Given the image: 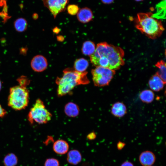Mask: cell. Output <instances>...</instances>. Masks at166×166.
<instances>
[{
  "instance_id": "277c9868",
  "label": "cell",
  "mask_w": 166,
  "mask_h": 166,
  "mask_svg": "<svg viewBox=\"0 0 166 166\" xmlns=\"http://www.w3.org/2000/svg\"><path fill=\"white\" fill-rule=\"evenodd\" d=\"M29 100V92L26 87L17 85L10 88L8 105L13 109L20 110L25 109Z\"/></svg>"
},
{
  "instance_id": "836d02e7",
  "label": "cell",
  "mask_w": 166,
  "mask_h": 166,
  "mask_svg": "<svg viewBox=\"0 0 166 166\" xmlns=\"http://www.w3.org/2000/svg\"><path fill=\"white\" fill-rule=\"evenodd\" d=\"M1 88H2V83H1V81L0 80V91L1 89Z\"/></svg>"
},
{
  "instance_id": "484cf974",
  "label": "cell",
  "mask_w": 166,
  "mask_h": 166,
  "mask_svg": "<svg viewBox=\"0 0 166 166\" xmlns=\"http://www.w3.org/2000/svg\"><path fill=\"white\" fill-rule=\"evenodd\" d=\"M0 16L3 18L4 22L9 18L7 13L3 11L0 12Z\"/></svg>"
},
{
  "instance_id": "44dd1931",
  "label": "cell",
  "mask_w": 166,
  "mask_h": 166,
  "mask_svg": "<svg viewBox=\"0 0 166 166\" xmlns=\"http://www.w3.org/2000/svg\"><path fill=\"white\" fill-rule=\"evenodd\" d=\"M155 65L159 69V71L156 73L165 83L166 73L165 62L163 60H161L157 62Z\"/></svg>"
},
{
  "instance_id": "ac0fdd59",
  "label": "cell",
  "mask_w": 166,
  "mask_h": 166,
  "mask_svg": "<svg viewBox=\"0 0 166 166\" xmlns=\"http://www.w3.org/2000/svg\"><path fill=\"white\" fill-rule=\"evenodd\" d=\"M96 49L95 45L90 41L85 42L82 45V52L85 55L90 56L94 52Z\"/></svg>"
},
{
  "instance_id": "7c38bea8",
  "label": "cell",
  "mask_w": 166,
  "mask_h": 166,
  "mask_svg": "<svg viewBox=\"0 0 166 166\" xmlns=\"http://www.w3.org/2000/svg\"><path fill=\"white\" fill-rule=\"evenodd\" d=\"M111 113L115 117H121L127 113V108L122 102H117L114 103L111 108Z\"/></svg>"
},
{
  "instance_id": "7402d4cb",
  "label": "cell",
  "mask_w": 166,
  "mask_h": 166,
  "mask_svg": "<svg viewBox=\"0 0 166 166\" xmlns=\"http://www.w3.org/2000/svg\"><path fill=\"white\" fill-rule=\"evenodd\" d=\"M18 162L16 156L13 153L7 155L4 158V163L5 166H15Z\"/></svg>"
},
{
  "instance_id": "8fae6325",
  "label": "cell",
  "mask_w": 166,
  "mask_h": 166,
  "mask_svg": "<svg viewBox=\"0 0 166 166\" xmlns=\"http://www.w3.org/2000/svg\"><path fill=\"white\" fill-rule=\"evenodd\" d=\"M69 146L65 140L59 139L55 141L53 145V150L55 153L59 155L64 154L68 152Z\"/></svg>"
},
{
  "instance_id": "f546056e",
  "label": "cell",
  "mask_w": 166,
  "mask_h": 166,
  "mask_svg": "<svg viewBox=\"0 0 166 166\" xmlns=\"http://www.w3.org/2000/svg\"><path fill=\"white\" fill-rule=\"evenodd\" d=\"M121 166H134V165L131 162L126 161L123 162Z\"/></svg>"
},
{
  "instance_id": "ba28073f",
  "label": "cell",
  "mask_w": 166,
  "mask_h": 166,
  "mask_svg": "<svg viewBox=\"0 0 166 166\" xmlns=\"http://www.w3.org/2000/svg\"><path fill=\"white\" fill-rule=\"evenodd\" d=\"M48 62L46 58L41 55L35 56L31 62V66L32 69L36 72H41L47 68Z\"/></svg>"
},
{
  "instance_id": "5b68a950",
  "label": "cell",
  "mask_w": 166,
  "mask_h": 166,
  "mask_svg": "<svg viewBox=\"0 0 166 166\" xmlns=\"http://www.w3.org/2000/svg\"><path fill=\"white\" fill-rule=\"evenodd\" d=\"M52 115L46 109L43 101L37 99L28 115V120L32 124L35 122L39 124H45L51 120Z\"/></svg>"
},
{
  "instance_id": "4316f807",
  "label": "cell",
  "mask_w": 166,
  "mask_h": 166,
  "mask_svg": "<svg viewBox=\"0 0 166 166\" xmlns=\"http://www.w3.org/2000/svg\"><path fill=\"white\" fill-rule=\"evenodd\" d=\"M125 144L121 141H119L117 144V148L119 150L122 149L125 145Z\"/></svg>"
},
{
  "instance_id": "83f0119b",
  "label": "cell",
  "mask_w": 166,
  "mask_h": 166,
  "mask_svg": "<svg viewBox=\"0 0 166 166\" xmlns=\"http://www.w3.org/2000/svg\"><path fill=\"white\" fill-rule=\"evenodd\" d=\"M6 114V111L0 104V118L4 117Z\"/></svg>"
},
{
  "instance_id": "8992f818",
  "label": "cell",
  "mask_w": 166,
  "mask_h": 166,
  "mask_svg": "<svg viewBox=\"0 0 166 166\" xmlns=\"http://www.w3.org/2000/svg\"><path fill=\"white\" fill-rule=\"evenodd\" d=\"M94 85L103 87L109 85L115 74V70L101 66H97L91 71Z\"/></svg>"
},
{
  "instance_id": "d4e9b609",
  "label": "cell",
  "mask_w": 166,
  "mask_h": 166,
  "mask_svg": "<svg viewBox=\"0 0 166 166\" xmlns=\"http://www.w3.org/2000/svg\"><path fill=\"white\" fill-rule=\"evenodd\" d=\"M68 13L71 15H74L77 13L78 8L77 6L75 5H69L67 8Z\"/></svg>"
},
{
  "instance_id": "5bb4252c",
  "label": "cell",
  "mask_w": 166,
  "mask_h": 166,
  "mask_svg": "<svg viewBox=\"0 0 166 166\" xmlns=\"http://www.w3.org/2000/svg\"><path fill=\"white\" fill-rule=\"evenodd\" d=\"M82 159V156L80 152L76 149L71 150L67 154L68 162L72 165H76L80 163Z\"/></svg>"
},
{
  "instance_id": "4fadbf2b",
  "label": "cell",
  "mask_w": 166,
  "mask_h": 166,
  "mask_svg": "<svg viewBox=\"0 0 166 166\" xmlns=\"http://www.w3.org/2000/svg\"><path fill=\"white\" fill-rule=\"evenodd\" d=\"M64 111L68 117H75L79 114L80 109L77 105L73 102H69L65 105Z\"/></svg>"
},
{
  "instance_id": "e0dca14e",
  "label": "cell",
  "mask_w": 166,
  "mask_h": 166,
  "mask_svg": "<svg viewBox=\"0 0 166 166\" xmlns=\"http://www.w3.org/2000/svg\"><path fill=\"white\" fill-rule=\"evenodd\" d=\"M89 66V62L84 58L77 59L74 65V70L77 71L83 72L85 71Z\"/></svg>"
},
{
  "instance_id": "3957f363",
  "label": "cell",
  "mask_w": 166,
  "mask_h": 166,
  "mask_svg": "<svg viewBox=\"0 0 166 166\" xmlns=\"http://www.w3.org/2000/svg\"><path fill=\"white\" fill-rule=\"evenodd\" d=\"M136 26L142 33L153 39L161 36L164 30L161 22L153 17L151 13L138 14Z\"/></svg>"
},
{
  "instance_id": "30bf717a",
  "label": "cell",
  "mask_w": 166,
  "mask_h": 166,
  "mask_svg": "<svg viewBox=\"0 0 166 166\" xmlns=\"http://www.w3.org/2000/svg\"><path fill=\"white\" fill-rule=\"evenodd\" d=\"M165 82L156 73L152 76L149 80L148 85L152 90L158 92L162 89Z\"/></svg>"
},
{
  "instance_id": "9a60e30c",
  "label": "cell",
  "mask_w": 166,
  "mask_h": 166,
  "mask_svg": "<svg viewBox=\"0 0 166 166\" xmlns=\"http://www.w3.org/2000/svg\"><path fill=\"white\" fill-rule=\"evenodd\" d=\"M93 15L91 10L85 8L81 9L77 14L78 20L83 23H86L90 21L93 18Z\"/></svg>"
},
{
  "instance_id": "6da1fadb",
  "label": "cell",
  "mask_w": 166,
  "mask_h": 166,
  "mask_svg": "<svg viewBox=\"0 0 166 166\" xmlns=\"http://www.w3.org/2000/svg\"><path fill=\"white\" fill-rule=\"evenodd\" d=\"M124 51L121 48L103 42L97 44L94 53L90 57L93 66L115 70L124 65Z\"/></svg>"
},
{
  "instance_id": "9c48e42d",
  "label": "cell",
  "mask_w": 166,
  "mask_h": 166,
  "mask_svg": "<svg viewBox=\"0 0 166 166\" xmlns=\"http://www.w3.org/2000/svg\"><path fill=\"white\" fill-rule=\"evenodd\" d=\"M156 159L154 153L149 151L142 152L139 156L140 162L143 166H151L155 163Z\"/></svg>"
},
{
  "instance_id": "d590c367",
  "label": "cell",
  "mask_w": 166,
  "mask_h": 166,
  "mask_svg": "<svg viewBox=\"0 0 166 166\" xmlns=\"http://www.w3.org/2000/svg\"></svg>"
},
{
  "instance_id": "2e32d148",
  "label": "cell",
  "mask_w": 166,
  "mask_h": 166,
  "mask_svg": "<svg viewBox=\"0 0 166 166\" xmlns=\"http://www.w3.org/2000/svg\"><path fill=\"white\" fill-rule=\"evenodd\" d=\"M157 12L152 16L157 18H165L166 12V0H164L161 2L156 6Z\"/></svg>"
},
{
  "instance_id": "cb8c5ba5",
  "label": "cell",
  "mask_w": 166,
  "mask_h": 166,
  "mask_svg": "<svg viewBox=\"0 0 166 166\" xmlns=\"http://www.w3.org/2000/svg\"><path fill=\"white\" fill-rule=\"evenodd\" d=\"M19 85L26 87L30 82V80L25 76H22L19 77L17 80Z\"/></svg>"
},
{
  "instance_id": "e575fe53",
  "label": "cell",
  "mask_w": 166,
  "mask_h": 166,
  "mask_svg": "<svg viewBox=\"0 0 166 166\" xmlns=\"http://www.w3.org/2000/svg\"><path fill=\"white\" fill-rule=\"evenodd\" d=\"M135 0L137 1H142L143 0Z\"/></svg>"
},
{
  "instance_id": "52a82bcc",
  "label": "cell",
  "mask_w": 166,
  "mask_h": 166,
  "mask_svg": "<svg viewBox=\"0 0 166 166\" xmlns=\"http://www.w3.org/2000/svg\"><path fill=\"white\" fill-rule=\"evenodd\" d=\"M68 0H43L44 4L50 10L54 18L65 8Z\"/></svg>"
},
{
  "instance_id": "603a6c76",
  "label": "cell",
  "mask_w": 166,
  "mask_h": 166,
  "mask_svg": "<svg viewBox=\"0 0 166 166\" xmlns=\"http://www.w3.org/2000/svg\"><path fill=\"white\" fill-rule=\"evenodd\" d=\"M44 166H60L59 161L55 158H50L46 160Z\"/></svg>"
},
{
  "instance_id": "7a4b0ae2",
  "label": "cell",
  "mask_w": 166,
  "mask_h": 166,
  "mask_svg": "<svg viewBox=\"0 0 166 166\" xmlns=\"http://www.w3.org/2000/svg\"><path fill=\"white\" fill-rule=\"evenodd\" d=\"M61 77L56 80L57 85V95L59 97L65 96L70 93L77 86L86 85L89 82L87 76V72H81L71 68H66L63 71Z\"/></svg>"
},
{
  "instance_id": "1f68e13d",
  "label": "cell",
  "mask_w": 166,
  "mask_h": 166,
  "mask_svg": "<svg viewBox=\"0 0 166 166\" xmlns=\"http://www.w3.org/2000/svg\"><path fill=\"white\" fill-rule=\"evenodd\" d=\"M114 0H101L105 4H110Z\"/></svg>"
},
{
  "instance_id": "d6a6232c",
  "label": "cell",
  "mask_w": 166,
  "mask_h": 166,
  "mask_svg": "<svg viewBox=\"0 0 166 166\" xmlns=\"http://www.w3.org/2000/svg\"><path fill=\"white\" fill-rule=\"evenodd\" d=\"M53 31L55 33H57L59 31V30L58 28H55L54 29Z\"/></svg>"
},
{
  "instance_id": "d6986e66",
  "label": "cell",
  "mask_w": 166,
  "mask_h": 166,
  "mask_svg": "<svg viewBox=\"0 0 166 166\" xmlns=\"http://www.w3.org/2000/svg\"><path fill=\"white\" fill-rule=\"evenodd\" d=\"M139 98L142 102L149 103H151L153 100L154 94L151 90H145L142 91L140 93Z\"/></svg>"
},
{
  "instance_id": "f1b7e54d",
  "label": "cell",
  "mask_w": 166,
  "mask_h": 166,
  "mask_svg": "<svg viewBox=\"0 0 166 166\" xmlns=\"http://www.w3.org/2000/svg\"><path fill=\"white\" fill-rule=\"evenodd\" d=\"M96 136L95 133L94 132H92L87 135V138L89 140H93L96 138Z\"/></svg>"
},
{
  "instance_id": "ffe728a7",
  "label": "cell",
  "mask_w": 166,
  "mask_h": 166,
  "mask_svg": "<svg viewBox=\"0 0 166 166\" xmlns=\"http://www.w3.org/2000/svg\"><path fill=\"white\" fill-rule=\"evenodd\" d=\"M14 26L17 31L22 32L25 31L27 29L28 23L26 20L25 18H19L14 21Z\"/></svg>"
},
{
  "instance_id": "4dcf8cb0",
  "label": "cell",
  "mask_w": 166,
  "mask_h": 166,
  "mask_svg": "<svg viewBox=\"0 0 166 166\" xmlns=\"http://www.w3.org/2000/svg\"><path fill=\"white\" fill-rule=\"evenodd\" d=\"M27 51V50L26 48H22L20 50V53H21V54H26Z\"/></svg>"
}]
</instances>
